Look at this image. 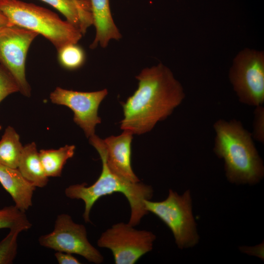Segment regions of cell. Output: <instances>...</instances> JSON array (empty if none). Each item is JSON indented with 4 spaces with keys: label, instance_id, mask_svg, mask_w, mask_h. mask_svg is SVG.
Segmentation results:
<instances>
[{
    "label": "cell",
    "instance_id": "cell-23",
    "mask_svg": "<svg viewBox=\"0 0 264 264\" xmlns=\"http://www.w3.org/2000/svg\"><path fill=\"white\" fill-rule=\"evenodd\" d=\"M251 133L254 140L261 143L264 142V107L263 105L255 107Z\"/></svg>",
    "mask_w": 264,
    "mask_h": 264
},
{
    "label": "cell",
    "instance_id": "cell-18",
    "mask_svg": "<svg viewBox=\"0 0 264 264\" xmlns=\"http://www.w3.org/2000/svg\"><path fill=\"white\" fill-rule=\"evenodd\" d=\"M57 51L60 65L67 69H77L85 62V52L77 44H68Z\"/></svg>",
    "mask_w": 264,
    "mask_h": 264
},
{
    "label": "cell",
    "instance_id": "cell-15",
    "mask_svg": "<svg viewBox=\"0 0 264 264\" xmlns=\"http://www.w3.org/2000/svg\"><path fill=\"white\" fill-rule=\"evenodd\" d=\"M75 149L74 145H66L56 150H40V159L47 176H60L67 160L73 156Z\"/></svg>",
    "mask_w": 264,
    "mask_h": 264
},
{
    "label": "cell",
    "instance_id": "cell-20",
    "mask_svg": "<svg viewBox=\"0 0 264 264\" xmlns=\"http://www.w3.org/2000/svg\"><path fill=\"white\" fill-rule=\"evenodd\" d=\"M59 11L73 26L80 30V18L78 7L72 0H41Z\"/></svg>",
    "mask_w": 264,
    "mask_h": 264
},
{
    "label": "cell",
    "instance_id": "cell-9",
    "mask_svg": "<svg viewBox=\"0 0 264 264\" xmlns=\"http://www.w3.org/2000/svg\"><path fill=\"white\" fill-rule=\"evenodd\" d=\"M39 34L17 26H7L0 30V63L12 75L20 92L26 97L31 88L25 75L26 58L28 49Z\"/></svg>",
    "mask_w": 264,
    "mask_h": 264
},
{
    "label": "cell",
    "instance_id": "cell-16",
    "mask_svg": "<svg viewBox=\"0 0 264 264\" xmlns=\"http://www.w3.org/2000/svg\"><path fill=\"white\" fill-rule=\"evenodd\" d=\"M23 146L20 136L11 126H8L0 140V164L17 168Z\"/></svg>",
    "mask_w": 264,
    "mask_h": 264
},
{
    "label": "cell",
    "instance_id": "cell-12",
    "mask_svg": "<svg viewBox=\"0 0 264 264\" xmlns=\"http://www.w3.org/2000/svg\"><path fill=\"white\" fill-rule=\"evenodd\" d=\"M0 183L19 209L25 212L32 206L36 187L23 177L18 168L0 164Z\"/></svg>",
    "mask_w": 264,
    "mask_h": 264
},
{
    "label": "cell",
    "instance_id": "cell-10",
    "mask_svg": "<svg viewBox=\"0 0 264 264\" xmlns=\"http://www.w3.org/2000/svg\"><path fill=\"white\" fill-rule=\"evenodd\" d=\"M108 94L106 89L81 92L57 87L50 94L51 101L67 107L74 113L73 121L89 138L95 133L96 126L101 123L98 115L99 106Z\"/></svg>",
    "mask_w": 264,
    "mask_h": 264
},
{
    "label": "cell",
    "instance_id": "cell-13",
    "mask_svg": "<svg viewBox=\"0 0 264 264\" xmlns=\"http://www.w3.org/2000/svg\"><path fill=\"white\" fill-rule=\"evenodd\" d=\"M90 0L93 24L96 29V35L90 48L94 49L99 44L104 48L110 40H119L121 35L112 19L109 0Z\"/></svg>",
    "mask_w": 264,
    "mask_h": 264
},
{
    "label": "cell",
    "instance_id": "cell-24",
    "mask_svg": "<svg viewBox=\"0 0 264 264\" xmlns=\"http://www.w3.org/2000/svg\"><path fill=\"white\" fill-rule=\"evenodd\" d=\"M55 256L59 264H80L81 262L72 254L57 251Z\"/></svg>",
    "mask_w": 264,
    "mask_h": 264
},
{
    "label": "cell",
    "instance_id": "cell-11",
    "mask_svg": "<svg viewBox=\"0 0 264 264\" xmlns=\"http://www.w3.org/2000/svg\"><path fill=\"white\" fill-rule=\"evenodd\" d=\"M133 133L124 131L118 136H110L103 140L106 160L109 168L118 176L133 182L140 181L131 166V143Z\"/></svg>",
    "mask_w": 264,
    "mask_h": 264
},
{
    "label": "cell",
    "instance_id": "cell-6",
    "mask_svg": "<svg viewBox=\"0 0 264 264\" xmlns=\"http://www.w3.org/2000/svg\"><path fill=\"white\" fill-rule=\"evenodd\" d=\"M229 81L242 103L253 107L264 103V53L244 48L234 58Z\"/></svg>",
    "mask_w": 264,
    "mask_h": 264
},
{
    "label": "cell",
    "instance_id": "cell-17",
    "mask_svg": "<svg viewBox=\"0 0 264 264\" xmlns=\"http://www.w3.org/2000/svg\"><path fill=\"white\" fill-rule=\"evenodd\" d=\"M31 226L25 213L15 205L0 209V229H18L23 231L29 229Z\"/></svg>",
    "mask_w": 264,
    "mask_h": 264
},
{
    "label": "cell",
    "instance_id": "cell-8",
    "mask_svg": "<svg viewBox=\"0 0 264 264\" xmlns=\"http://www.w3.org/2000/svg\"><path fill=\"white\" fill-rule=\"evenodd\" d=\"M40 244L56 251L83 257L87 261L99 264L103 262L101 253L89 242L85 226L75 222L66 214L59 215L54 230L39 238Z\"/></svg>",
    "mask_w": 264,
    "mask_h": 264
},
{
    "label": "cell",
    "instance_id": "cell-1",
    "mask_svg": "<svg viewBox=\"0 0 264 264\" xmlns=\"http://www.w3.org/2000/svg\"><path fill=\"white\" fill-rule=\"evenodd\" d=\"M136 78L137 89L122 103L124 118L120 128L141 134L171 114L183 102L185 94L171 70L161 63L143 69Z\"/></svg>",
    "mask_w": 264,
    "mask_h": 264
},
{
    "label": "cell",
    "instance_id": "cell-25",
    "mask_svg": "<svg viewBox=\"0 0 264 264\" xmlns=\"http://www.w3.org/2000/svg\"><path fill=\"white\" fill-rule=\"evenodd\" d=\"M8 26V20L6 17L0 11V30Z\"/></svg>",
    "mask_w": 264,
    "mask_h": 264
},
{
    "label": "cell",
    "instance_id": "cell-19",
    "mask_svg": "<svg viewBox=\"0 0 264 264\" xmlns=\"http://www.w3.org/2000/svg\"><path fill=\"white\" fill-rule=\"evenodd\" d=\"M22 232L18 229H10L0 242V264H12L17 254V238Z\"/></svg>",
    "mask_w": 264,
    "mask_h": 264
},
{
    "label": "cell",
    "instance_id": "cell-4",
    "mask_svg": "<svg viewBox=\"0 0 264 264\" xmlns=\"http://www.w3.org/2000/svg\"><path fill=\"white\" fill-rule=\"evenodd\" d=\"M0 11L8 20V26H17L41 34L57 51L82 37L77 28L62 20L55 13L34 3L20 0H0Z\"/></svg>",
    "mask_w": 264,
    "mask_h": 264
},
{
    "label": "cell",
    "instance_id": "cell-5",
    "mask_svg": "<svg viewBox=\"0 0 264 264\" xmlns=\"http://www.w3.org/2000/svg\"><path fill=\"white\" fill-rule=\"evenodd\" d=\"M143 202L148 212L158 217L170 229L178 248L191 247L198 242L199 238L189 190L179 195L170 189L165 199L160 201L144 200Z\"/></svg>",
    "mask_w": 264,
    "mask_h": 264
},
{
    "label": "cell",
    "instance_id": "cell-2",
    "mask_svg": "<svg viewBox=\"0 0 264 264\" xmlns=\"http://www.w3.org/2000/svg\"><path fill=\"white\" fill-rule=\"evenodd\" d=\"M213 128V150L224 161L227 179L239 184L259 182L264 176V166L251 133L236 119H220Z\"/></svg>",
    "mask_w": 264,
    "mask_h": 264
},
{
    "label": "cell",
    "instance_id": "cell-21",
    "mask_svg": "<svg viewBox=\"0 0 264 264\" xmlns=\"http://www.w3.org/2000/svg\"><path fill=\"white\" fill-rule=\"evenodd\" d=\"M20 92L19 87L10 73L0 64V103L9 95Z\"/></svg>",
    "mask_w": 264,
    "mask_h": 264
},
{
    "label": "cell",
    "instance_id": "cell-7",
    "mask_svg": "<svg viewBox=\"0 0 264 264\" xmlns=\"http://www.w3.org/2000/svg\"><path fill=\"white\" fill-rule=\"evenodd\" d=\"M156 237L152 232L137 230L128 223L118 222L103 232L97 243L110 249L116 264H133L151 251Z\"/></svg>",
    "mask_w": 264,
    "mask_h": 264
},
{
    "label": "cell",
    "instance_id": "cell-22",
    "mask_svg": "<svg viewBox=\"0 0 264 264\" xmlns=\"http://www.w3.org/2000/svg\"><path fill=\"white\" fill-rule=\"evenodd\" d=\"M76 4L79 14L80 30L84 34L87 29L93 24L91 6L90 0H72Z\"/></svg>",
    "mask_w": 264,
    "mask_h": 264
},
{
    "label": "cell",
    "instance_id": "cell-3",
    "mask_svg": "<svg viewBox=\"0 0 264 264\" xmlns=\"http://www.w3.org/2000/svg\"><path fill=\"white\" fill-rule=\"evenodd\" d=\"M89 141L100 155L102 162L101 173L97 180L89 186H87L86 183L70 185L65 189L66 196L71 199L84 201L85 210L83 217L87 223L90 222L91 209L99 198L114 193H121L126 197L130 205L131 216L128 223L134 227L149 213L145 208L143 201L151 199L154 193L153 188L140 181L131 182L113 173L106 163L103 140L94 134L89 137Z\"/></svg>",
    "mask_w": 264,
    "mask_h": 264
},
{
    "label": "cell",
    "instance_id": "cell-14",
    "mask_svg": "<svg viewBox=\"0 0 264 264\" xmlns=\"http://www.w3.org/2000/svg\"><path fill=\"white\" fill-rule=\"evenodd\" d=\"M17 168L23 177L36 187L43 188L47 185L48 177L44 170L34 142L23 147Z\"/></svg>",
    "mask_w": 264,
    "mask_h": 264
}]
</instances>
